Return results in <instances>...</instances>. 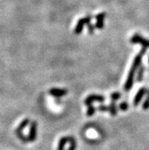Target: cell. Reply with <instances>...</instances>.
Returning a JSON list of instances; mask_svg holds the SVG:
<instances>
[{
	"label": "cell",
	"instance_id": "277c9868",
	"mask_svg": "<svg viewBox=\"0 0 149 150\" xmlns=\"http://www.w3.org/2000/svg\"><path fill=\"white\" fill-rule=\"evenodd\" d=\"M131 43L132 44H142L143 48H149V40H146L144 38H142L140 34H134L133 36L132 37L130 40Z\"/></svg>",
	"mask_w": 149,
	"mask_h": 150
},
{
	"label": "cell",
	"instance_id": "8fae6325",
	"mask_svg": "<svg viewBox=\"0 0 149 150\" xmlns=\"http://www.w3.org/2000/svg\"><path fill=\"white\" fill-rule=\"evenodd\" d=\"M109 111L110 112V114L113 117L116 116L117 114V107L115 101H112L111 104L109 106Z\"/></svg>",
	"mask_w": 149,
	"mask_h": 150
},
{
	"label": "cell",
	"instance_id": "4fadbf2b",
	"mask_svg": "<svg viewBox=\"0 0 149 150\" xmlns=\"http://www.w3.org/2000/svg\"><path fill=\"white\" fill-rule=\"evenodd\" d=\"M95 111H96V109L92 105H90L88 106V108L87 110V115L88 117H91L95 114Z\"/></svg>",
	"mask_w": 149,
	"mask_h": 150
},
{
	"label": "cell",
	"instance_id": "ac0fdd59",
	"mask_svg": "<svg viewBox=\"0 0 149 150\" xmlns=\"http://www.w3.org/2000/svg\"><path fill=\"white\" fill-rule=\"evenodd\" d=\"M88 28L89 33H91V34H93V33H94V30H95V26H94L93 25H91V23L88 25Z\"/></svg>",
	"mask_w": 149,
	"mask_h": 150
},
{
	"label": "cell",
	"instance_id": "9c48e42d",
	"mask_svg": "<svg viewBox=\"0 0 149 150\" xmlns=\"http://www.w3.org/2000/svg\"><path fill=\"white\" fill-rule=\"evenodd\" d=\"M106 17V13L104 12H101V13L98 14V15H97L96 17V25H95V27H96L98 29H101L102 28H104V19H105Z\"/></svg>",
	"mask_w": 149,
	"mask_h": 150
},
{
	"label": "cell",
	"instance_id": "8992f818",
	"mask_svg": "<svg viewBox=\"0 0 149 150\" xmlns=\"http://www.w3.org/2000/svg\"><path fill=\"white\" fill-rule=\"evenodd\" d=\"M37 122L32 121L30 123V133L28 136L29 142H34L37 138Z\"/></svg>",
	"mask_w": 149,
	"mask_h": 150
},
{
	"label": "cell",
	"instance_id": "2e32d148",
	"mask_svg": "<svg viewBox=\"0 0 149 150\" xmlns=\"http://www.w3.org/2000/svg\"><path fill=\"white\" fill-rule=\"evenodd\" d=\"M120 97L121 94L119 93V92H113V93L111 94V95H110V98L112 99V101H117L118 99L120 98Z\"/></svg>",
	"mask_w": 149,
	"mask_h": 150
},
{
	"label": "cell",
	"instance_id": "ba28073f",
	"mask_svg": "<svg viewBox=\"0 0 149 150\" xmlns=\"http://www.w3.org/2000/svg\"><path fill=\"white\" fill-rule=\"evenodd\" d=\"M49 93L53 97L60 98L68 93V91L66 89H62V88H51Z\"/></svg>",
	"mask_w": 149,
	"mask_h": 150
},
{
	"label": "cell",
	"instance_id": "7a4b0ae2",
	"mask_svg": "<svg viewBox=\"0 0 149 150\" xmlns=\"http://www.w3.org/2000/svg\"><path fill=\"white\" fill-rule=\"evenodd\" d=\"M29 124H30V120H29L28 119H25V120H23L22 121H21V124H19V126L18 127L17 129H16V131H15L16 132V135L18 136V137L19 139H21L22 142H24V143L28 142V139L25 135H23L22 130L25 129Z\"/></svg>",
	"mask_w": 149,
	"mask_h": 150
},
{
	"label": "cell",
	"instance_id": "6da1fadb",
	"mask_svg": "<svg viewBox=\"0 0 149 150\" xmlns=\"http://www.w3.org/2000/svg\"><path fill=\"white\" fill-rule=\"evenodd\" d=\"M146 50H147L146 48H142V50L139 52V53L135 58L132 67L130 69V71H129V73L128 75V77H127L126 82V84L124 86L125 91H128L132 88V86H133V82H134L135 76L136 74V71L138 70V68L141 66L142 57L146 53Z\"/></svg>",
	"mask_w": 149,
	"mask_h": 150
},
{
	"label": "cell",
	"instance_id": "9a60e30c",
	"mask_svg": "<svg viewBox=\"0 0 149 150\" xmlns=\"http://www.w3.org/2000/svg\"><path fill=\"white\" fill-rule=\"evenodd\" d=\"M128 108L129 105L126 101H123V102L120 103L119 105V108L121 110H123V111H126V110H128Z\"/></svg>",
	"mask_w": 149,
	"mask_h": 150
},
{
	"label": "cell",
	"instance_id": "7c38bea8",
	"mask_svg": "<svg viewBox=\"0 0 149 150\" xmlns=\"http://www.w3.org/2000/svg\"><path fill=\"white\" fill-rule=\"evenodd\" d=\"M144 72H145V67L143 66H140L138 68V72H137V79H136L138 82H141L143 79Z\"/></svg>",
	"mask_w": 149,
	"mask_h": 150
},
{
	"label": "cell",
	"instance_id": "d6986e66",
	"mask_svg": "<svg viewBox=\"0 0 149 150\" xmlns=\"http://www.w3.org/2000/svg\"><path fill=\"white\" fill-rule=\"evenodd\" d=\"M148 63H149V57H148Z\"/></svg>",
	"mask_w": 149,
	"mask_h": 150
},
{
	"label": "cell",
	"instance_id": "5b68a950",
	"mask_svg": "<svg viewBox=\"0 0 149 150\" xmlns=\"http://www.w3.org/2000/svg\"><path fill=\"white\" fill-rule=\"evenodd\" d=\"M105 101V98L100 95H88L85 100V105L89 106L92 105L94 101H98V102H104Z\"/></svg>",
	"mask_w": 149,
	"mask_h": 150
},
{
	"label": "cell",
	"instance_id": "30bf717a",
	"mask_svg": "<svg viewBox=\"0 0 149 150\" xmlns=\"http://www.w3.org/2000/svg\"><path fill=\"white\" fill-rule=\"evenodd\" d=\"M72 139V137H64L61 138L59 141L58 148L57 150H64L65 145L66 143H70V140Z\"/></svg>",
	"mask_w": 149,
	"mask_h": 150
},
{
	"label": "cell",
	"instance_id": "3957f363",
	"mask_svg": "<svg viewBox=\"0 0 149 150\" xmlns=\"http://www.w3.org/2000/svg\"><path fill=\"white\" fill-rule=\"evenodd\" d=\"M91 19H92V17L91 16H87V17H85V18H81L80 20H78V21L77 25H76V28H75V33H76V34H81V31H82V30H83V28L85 25H88V24H90V22H91Z\"/></svg>",
	"mask_w": 149,
	"mask_h": 150
},
{
	"label": "cell",
	"instance_id": "5bb4252c",
	"mask_svg": "<svg viewBox=\"0 0 149 150\" xmlns=\"http://www.w3.org/2000/svg\"><path fill=\"white\" fill-rule=\"evenodd\" d=\"M142 108H143L144 110H148L149 108V90L147 91V98L144 101Z\"/></svg>",
	"mask_w": 149,
	"mask_h": 150
},
{
	"label": "cell",
	"instance_id": "e0dca14e",
	"mask_svg": "<svg viewBox=\"0 0 149 150\" xmlns=\"http://www.w3.org/2000/svg\"><path fill=\"white\" fill-rule=\"evenodd\" d=\"M97 110H100V111H103V112L109 111V106H107V105H99L98 108H97Z\"/></svg>",
	"mask_w": 149,
	"mask_h": 150
},
{
	"label": "cell",
	"instance_id": "52a82bcc",
	"mask_svg": "<svg viewBox=\"0 0 149 150\" xmlns=\"http://www.w3.org/2000/svg\"><path fill=\"white\" fill-rule=\"evenodd\" d=\"M147 91L148 90L146 89L145 88H140V89L138 90V91L137 92L136 97H135L134 98V102H133V105H134L135 107L138 106V105H139L140 101H141V100L142 99L144 95H145V94H147Z\"/></svg>",
	"mask_w": 149,
	"mask_h": 150
}]
</instances>
